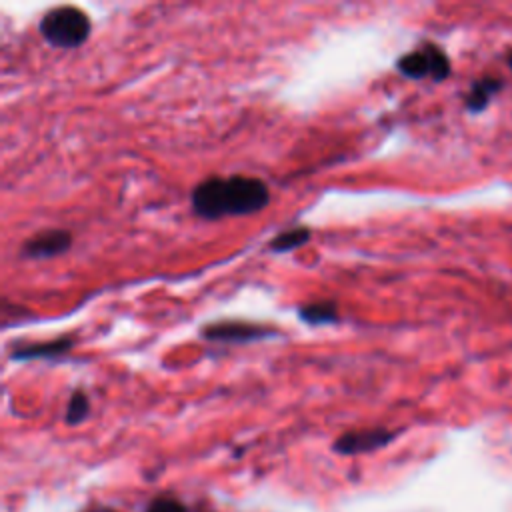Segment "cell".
<instances>
[{"instance_id":"obj_1","label":"cell","mask_w":512,"mask_h":512,"mask_svg":"<svg viewBox=\"0 0 512 512\" xmlns=\"http://www.w3.org/2000/svg\"><path fill=\"white\" fill-rule=\"evenodd\" d=\"M270 190L260 178L252 176H210L192 190V210L204 220L222 216H246L266 208Z\"/></svg>"},{"instance_id":"obj_2","label":"cell","mask_w":512,"mask_h":512,"mask_svg":"<svg viewBox=\"0 0 512 512\" xmlns=\"http://www.w3.org/2000/svg\"><path fill=\"white\" fill-rule=\"evenodd\" d=\"M38 30L42 38L54 48H78L88 40L92 22L80 8L58 6L42 16Z\"/></svg>"},{"instance_id":"obj_3","label":"cell","mask_w":512,"mask_h":512,"mask_svg":"<svg viewBox=\"0 0 512 512\" xmlns=\"http://www.w3.org/2000/svg\"><path fill=\"white\" fill-rule=\"evenodd\" d=\"M396 68L402 76L420 80L430 76L434 82H442L450 74V60L446 52L436 44H422L418 50H412L396 60Z\"/></svg>"},{"instance_id":"obj_4","label":"cell","mask_w":512,"mask_h":512,"mask_svg":"<svg viewBox=\"0 0 512 512\" xmlns=\"http://www.w3.org/2000/svg\"><path fill=\"white\" fill-rule=\"evenodd\" d=\"M202 338L216 340V342H252L260 338H268L272 334L270 328L258 326L252 322H238V320H224L208 324L200 330Z\"/></svg>"},{"instance_id":"obj_5","label":"cell","mask_w":512,"mask_h":512,"mask_svg":"<svg viewBox=\"0 0 512 512\" xmlns=\"http://www.w3.org/2000/svg\"><path fill=\"white\" fill-rule=\"evenodd\" d=\"M72 244V234L62 228L42 230L28 238L20 250L24 258H52L64 254Z\"/></svg>"},{"instance_id":"obj_6","label":"cell","mask_w":512,"mask_h":512,"mask_svg":"<svg viewBox=\"0 0 512 512\" xmlns=\"http://www.w3.org/2000/svg\"><path fill=\"white\" fill-rule=\"evenodd\" d=\"M392 432L388 430H364V432H348L336 440L334 448L342 454H356L364 450H374L392 440Z\"/></svg>"},{"instance_id":"obj_7","label":"cell","mask_w":512,"mask_h":512,"mask_svg":"<svg viewBox=\"0 0 512 512\" xmlns=\"http://www.w3.org/2000/svg\"><path fill=\"white\" fill-rule=\"evenodd\" d=\"M74 346V338L62 336L48 342H34V344H20L12 348L14 360H36V358H54L66 354Z\"/></svg>"},{"instance_id":"obj_8","label":"cell","mask_w":512,"mask_h":512,"mask_svg":"<svg viewBox=\"0 0 512 512\" xmlns=\"http://www.w3.org/2000/svg\"><path fill=\"white\" fill-rule=\"evenodd\" d=\"M502 88V80H498V78H492V76H484V78H480V80H476L472 86H470V90H468V94H466V98H464V106H466V110L468 112H482L486 106H488V102L492 100V96L498 92Z\"/></svg>"},{"instance_id":"obj_9","label":"cell","mask_w":512,"mask_h":512,"mask_svg":"<svg viewBox=\"0 0 512 512\" xmlns=\"http://www.w3.org/2000/svg\"><path fill=\"white\" fill-rule=\"evenodd\" d=\"M298 318L306 324H330L338 318V306L332 300L312 302L298 310Z\"/></svg>"},{"instance_id":"obj_10","label":"cell","mask_w":512,"mask_h":512,"mask_svg":"<svg viewBox=\"0 0 512 512\" xmlns=\"http://www.w3.org/2000/svg\"><path fill=\"white\" fill-rule=\"evenodd\" d=\"M310 236H312V232H310V228H306V226H294V228H290V230H284V232H280L278 236H274L272 240H270V248L274 250V252H290V250H296V248H300V246H304L308 240H310Z\"/></svg>"},{"instance_id":"obj_11","label":"cell","mask_w":512,"mask_h":512,"mask_svg":"<svg viewBox=\"0 0 512 512\" xmlns=\"http://www.w3.org/2000/svg\"><path fill=\"white\" fill-rule=\"evenodd\" d=\"M88 412H90V400H88V396L82 392V390H76L72 396H70V400H68V406H66V422L70 424V426H74V424H80L86 416H88Z\"/></svg>"},{"instance_id":"obj_12","label":"cell","mask_w":512,"mask_h":512,"mask_svg":"<svg viewBox=\"0 0 512 512\" xmlns=\"http://www.w3.org/2000/svg\"><path fill=\"white\" fill-rule=\"evenodd\" d=\"M146 512H186V508L172 498H160V500H154Z\"/></svg>"},{"instance_id":"obj_13","label":"cell","mask_w":512,"mask_h":512,"mask_svg":"<svg viewBox=\"0 0 512 512\" xmlns=\"http://www.w3.org/2000/svg\"><path fill=\"white\" fill-rule=\"evenodd\" d=\"M92 512H112V510H106V508H98V510H92Z\"/></svg>"},{"instance_id":"obj_14","label":"cell","mask_w":512,"mask_h":512,"mask_svg":"<svg viewBox=\"0 0 512 512\" xmlns=\"http://www.w3.org/2000/svg\"><path fill=\"white\" fill-rule=\"evenodd\" d=\"M508 64H510V68H512V52H510V56H508Z\"/></svg>"}]
</instances>
